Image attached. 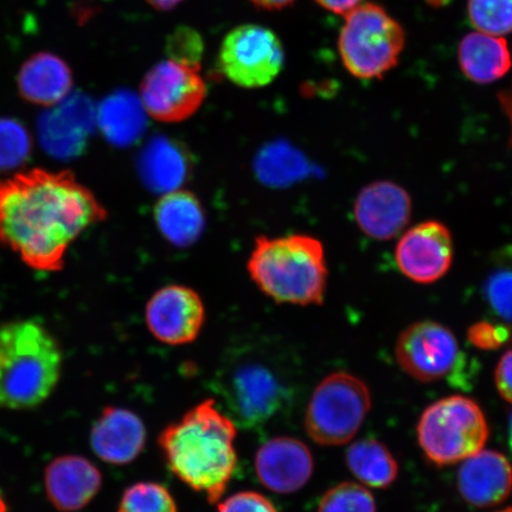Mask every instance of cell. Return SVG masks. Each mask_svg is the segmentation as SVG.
<instances>
[{"label": "cell", "mask_w": 512, "mask_h": 512, "mask_svg": "<svg viewBox=\"0 0 512 512\" xmlns=\"http://www.w3.org/2000/svg\"><path fill=\"white\" fill-rule=\"evenodd\" d=\"M453 238L444 223L425 221L403 233L395 249L399 270L414 283L428 285L444 278L453 264Z\"/></svg>", "instance_id": "7c38bea8"}, {"label": "cell", "mask_w": 512, "mask_h": 512, "mask_svg": "<svg viewBox=\"0 0 512 512\" xmlns=\"http://www.w3.org/2000/svg\"><path fill=\"white\" fill-rule=\"evenodd\" d=\"M285 53L277 35L256 24H245L224 37L219 67L234 85L256 89L270 85L284 68Z\"/></svg>", "instance_id": "9c48e42d"}, {"label": "cell", "mask_w": 512, "mask_h": 512, "mask_svg": "<svg viewBox=\"0 0 512 512\" xmlns=\"http://www.w3.org/2000/svg\"><path fill=\"white\" fill-rule=\"evenodd\" d=\"M488 420L476 401L453 395L432 403L420 416L418 439L430 462L448 466L483 450Z\"/></svg>", "instance_id": "52a82bcc"}, {"label": "cell", "mask_w": 512, "mask_h": 512, "mask_svg": "<svg viewBox=\"0 0 512 512\" xmlns=\"http://www.w3.org/2000/svg\"><path fill=\"white\" fill-rule=\"evenodd\" d=\"M153 219L163 238L177 248H188L200 240L207 217L198 197L189 190L166 192L153 209Z\"/></svg>", "instance_id": "ffe728a7"}, {"label": "cell", "mask_w": 512, "mask_h": 512, "mask_svg": "<svg viewBox=\"0 0 512 512\" xmlns=\"http://www.w3.org/2000/svg\"><path fill=\"white\" fill-rule=\"evenodd\" d=\"M234 421L215 400L198 403L182 419L164 428L158 444L170 471L209 503L220 502L238 466Z\"/></svg>", "instance_id": "7a4b0ae2"}, {"label": "cell", "mask_w": 512, "mask_h": 512, "mask_svg": "<svg viewBox=\"0 0 512 512\" xmlns=\"http://www.w3.org/2000/svg\"><path fill=\"white\" fill-rule=\"evenodd\" d=\"M315 2L323 9L339 16L348 15L349 12L366 3L364 0H315Z\"/></svg>", "instance_id": "d6a6232c"}, {"label": "cell", "mask_w": 512, "mask_h": 512, "mask_svg": "<svg viewBox=\"0 0 512 512\" xmlns=\"http://www.w3.org/2000/svg\"><path fill=\"white\" fill-rule=\"evenodd\" d=\"M370 408L367 384L338 371L326 376L313 392L306 408L305 430L318 445L347 444L360 431Z\"/></svg>", "instance_id": "ba28073f"}, {"label": "cell", "mask_w": 512, "mask_h": 512, "mask_svg": "<svg viewBox=\"0 0 512 512\" xmlns=\"http://www.w3.org/2000/svg\"><path fill=\"white\" fill-rule=\"evenodd\" d=\"M145 320L153 337L169 345L194 342L206 322L203 300L183 285L160 288L147 302Z\"/></svg>", "instance_id": "4fadbf2b"}, {"label": "cell", "mask_w": 512, "mask_h": 512, "mask_svg": "<svg viewBox=\"0 0 512 512\" xmlns=\"http://www.w3.org/2000/svg\"><path fill=\"white\" fill-rule=\"evenodd\" d=\"M395 351L400 367L415 380L426 383L456 374L464 362L456 336L433 320L409 325L399 336Z\"/></svg>", "instance_id": "8fae6325"}, {"label": "cell", "mask_w": 512, "mask_h": 512, "mask_svg": "<svg viewBox=\"0 0 512 512\" xmlns=\"http://www.w3.org/2000/svg\"><path fill=\"white\" fill-rule=\"evenodd\" d=\"M219 512H278L265 496L254 491H242L219 504Z\"/></svg>", "instance_id": "4dcf8cb0"}, {"label": "cell", "mask_w": 512, "mask_h": 512, "mask_svg": "<svg viewBox=\"0 0 512 512\" xmlns=\"http://www.w3.org/2000/svg\"><path fill=\"white\" fill-rule=\"evenodd\" d=\"M318 512H376V502L364 486L341 483L326 492Z\"/></svg>", "instance_id": "83f0119b"}, {"label": "cell", "mask_w": 512, "mask_h": 512, "mask_svg": "<svg viewBox=\"0 0 512 512\" xmlns=\"http://www.w3.org/2000/svg\"><path fill=\"white\" fill-rule=\"evenodd\" d=\"M166 54L170 60L201 67L204 44L200 34L189 27H179L166 40Z\"/></svg>", "instance_id": "f1b7e54d"}, {"label": "cell", "mask_w": 512, "mask_h": 512, "mask_svg": "<svg viewBox=\"0 0 512 512\" xmlns=\"http://www.w3.org/2000/svg\"><path fill=\"white\" fill-rule=\"evenodd\" d=\"M236 426L260 430L285 412L292 400L290 382L275 351L238 348L228 351L211 380Z\"/></svg>", "instance_id": "277c9868"}, {"label": "cell", "mask_w": 512, "mask_h": 512, "mask_svg": "<svg viewBox=\"0 0 512 512\" xmlns=\"http://www.w3.org/2000/svg\"><path fill=\"white\" fill-rule=\"evenodd\" d=\"M0 512H9L8 503H6L2 492H0Z\"/></svg>", "instance_id": "8d00e7d4"}, {"label": "cell", "mask_w": 512, "mask_h": 512, "mask_svg": "<svg viewBox=\"0 0 512 512\" xmlns=\"http://www.w3.org/2000/svg\"><path fill=\"white\" fill-rule=\"evenodd\" d=\"M249 277L278 304L322 305L329 270L323 243L307 234L255 239L247 262Z\"/></svg>", "instance_id": "5b68a950"}, {"label": "cell", "mask_w": 512, "mask_h": 512, "mask_svg": "<svg viewBox=\"0 0 512 512\" xmlns=\"http://www.w3.org/2000/svg\"><path fill=\"white\" fill-rule=\"evenodd\" d=\"M92 106L85 96L74 95L64 99L59 105L50 107L40 121L41 142L50 155L66 157L78 150L81 126H74L80 121H87Z\"/></svg>", "instance_id": "7402d4cb"}, {"label": "cell", "mask_w": 512, "mask_h": 512, "mask_svg": "<svg viewBox=\"0 0 512 512\" xmlns=\"http://www.w3.org/2000/svg\"><path fill=\"white\" fill-rule=\"evenodd\" d=\"M313 469L312 453L298 439L273 438L256 452V475L265 488L277 494H293L304 488L312 477Z\"/></svg>", "instance_id": "9a60e30c"}, {"label": "cell", "mask_w": 512, "mask_h": 512, "mask_svg": "<svg viewBox=\"0 0 512 512\" xmlns=\"http://www.w3.org/2000/svg\"><path fill=\"white\" fill-rule=\"evenodd\" d=\"M458 64L467 80L490 85L504 78L512 67V55L504 37L473 31L458 47Z\"/></svg>", "instance_id": "44dd1931"}, {"label": "cell", "mask_w": 512, "mask_h": 512, "mask_svg": "<svg viewBox=\"0 0 512 512\" xmlns=\"http://www.w3.org/2000/svg\"><path fill=\"white\" fill-rule=\"evenodd\" d=\"M102 475L91 460L67 454L57 457L44 470L48 501L60 512L85 509L99 494Z\"/></svg>", "instance_id": "2e32d148"}, {"label": "cell", "mask_w": 512, "mask_h": 512, "mask_svg": "<svg viewBox=\"0 0 512 512\" xmlns=\"http://www.w3.org/2000/svg\"><path fill=\"white\" fill-rule=\"evenodd\" d=\"M255 6L264 10H281L292 5L296 0H249Z\"/></svg>", "instance_id": "836d02e7"}, {"label": "cell", "mask_w": 512, "mask_h": 512, "mask_svg": "<svg viewBox=\"0 0 512 512\" xmlns=\"http://www.w3.org/2000/svg\"><path fill=\"white\" fill-rule=\"evenodd\" d=\"M467 337L478 349L496 350L511 341L512 331L507 325L478 322L467 331Z\"/></svg>", "instance_id": "f546056e"}, {"label": "cell", "mask_w": 512, "mask_h": 512, "mask_svg": "<svg viewBox=\"0 0 512 512\" xmlns=\"http://www.w3.org/2000/svg\"><path fill=\"white\" fill-rule=\"evenodd\" d=\"M347 464L361 483L375 489H387L395 482L399 465L386 445L376 439H362L347 451Z\"/></svg>", "instance_id": "603a6c76"}, {"label": "cell", "mask_w": 512, "mask_h": 512, "mask_svg": "<svg viewBox=\"0 0 512 512\" xmlns=\"http://www.w3.org/2000/svg\"><path fill=\"white\" fill-rule=\"evenodd\" d=\"M484 296L492 311L512 325V245L492 255L484 281Z\"/></svg>", "instance_id": "cb8c5ba5"}, {"label": "cell", "mask_w": 512, "mask_h": 512, "mask_svg": "<svg viewBox=\"0 0 512 512\" xmlns=\"http://www.w3.org/2000/svg\"><path fill=\"white\" fill-rule=\"evenodd\" d=\"M338 51L349 74L360 80H380L400 62L406 32L383 6L363 3L344 16Z\"/></svg>", "instance_id": "8992f818"}, {"label": "cell", "mask_w": 512, "mask_h": 512, "mask_svg": "<svg viewBox=\"0 0 512 512\" xmlns=\"http://www.w3.org/2000/svg\"><path fill=\"white\" fill-rule=\"evenodd\" d=\"M89 441L102 462L127 465L143 452L146 428L136 413L126 408L106 407L94 422Z\"/></svg>", "instance_id": "e0dca14e"}, {"label": "cell", "mask_w": 512, "mask_h": 512, "mask_svg": "<svg viewBox=\"0 0 512 512\" xmlns=\"http://www.w3.org/2000/svg\"><path fill=\"white\" fill-rule=\"evenodd\" d=\"M498 512H512V508H507V509H504V510L498 511Z\"/></svg>", "instance_id": "f35d334b"}, {"label": "cell", "mask_w": 512, "mask_h": 512, "mask_svg": "<svg viewBox=\"0 0 512 512\" xmlns=\"http://www.w3.org/2000/svg\"><path fill=\"white\" fill-rule=\"evenodd\" d=\"M457 483L465 502L478 508L494 507L510 495L512 466L503 454L482 450L463 460Z\"/></svg>", "instance_id": "ac0fdd59"}, {"label": "cell", "mask_w": 512, "mask_h": 512, "mask_svg": "<svg viewBox=\"0 0 512 512\" xmlns=\"http://www.w3.org/2000/svg\"><path fill=\"white\" fill-rule=\"evenodd\" d=\"M509 445H510V448L512 451V413L510 415V420H509Z\"/></svg>", "instance_id": "74e56055"}, {"label": "cell", "mask_w": 512, "mask_h": 512, "mask_svg": "<svg viewBox=\"0 0 512 512\" xmlns=\"http://www.w3.org/2000/svg\"><path fill=\"white\" fill-rule=\"evenodd\" d=\"M467 17L476 31L499 37L512 34V0H467Z\"/></svg>", "instance_id": "484cf974"}, {"label": "cell", "mask_w": 512, "mask_h": 512, "mask_svg": "<svg viewBox=\"0 0 512 512\" xmlns=\"http://www.w3.org/2000/svg\"><path fill=\"white\" fill-rule=\"evenodd\" d=\"M32 153L28 128L14 118H0V174H15L27 164Z\"/></svg>", "instance_id": "d4e9b609"}, {"label": "cell", "mask_w": 512, "mask_h": 512, "mask_svg": "<svg viewBox=\"0 0 512 512\" xmlns=\"http://www.w3.org/2000/svg\"><path fill=\"white\" fill-rule=\"evenodd\" d=\"M107 211L70 170H21L0 178V245L37 272H60L68 249Z\"/></svg>", "instance_id": "6da1fadb"}, {"label": "cell", "mask_w": 512, "mask_h": 512, "mask_svg": "<svg viewBox=\"0 0 512 512\" xmlns=\"http://www.w3.org/2000/svg\"><path fill=\"white\" fill-rule=\"evenodd\" d=\"M152 8L159 11L174 10L177 5L181 4L183 0H146Z\"/></svg>", "instance_id": "e575fe53"}, {"label": "cell", "mask_w": 512, "mask_h": 512, "mask_svg": "<svg viewBox=\"0 0 512 512\" xmlns=\"http://www.w3.org/2000/svg\"><path fill=\"white\" fill-rule=\"evenodd\" d=\"M412 209V198L405 188L392 181H376L358 192L354 216L369 238L388 241L408 226Z\"/></svg>", "instance_id": "5bb4252c"}, {"label": "cell", "mask_w": 512, "mask_h": 512, "mask_svg": "<svg viewBox=\"0 0 512 512\" xmlns=\"http://www.w3.org/2000/svg\"><path fill=\"white\" fill-rule=\"evenodd\" d=\"M201 67L168 60L153 67L140 86V102L152 119L178 124L200 110L207 96Z\"/></svg>", "instance_id": "30bf717a"}, {"label": "cell", "mask_w": 512, "mask_h": 512, "mask_svg": "<svg viewBox=\"0 0 512 512\" xmlns=\"http://www.w3.org/2000/svg\"><path fill=\"white\" fill-rule=\"evenodd\" d=\"M68 63L49 51H41L22 64L17 76L21 98L31 105L54 107L68 98L73 88Z\"/></svg>", "instance_id": "d6986e66"}, {"label": "cell", "mask_w": 512, "mask_h": 512, "mask_svg": "<svg viewBox=\"0 0 512 512\" xmlns=\"http://www.w3.org/2000/svg\"><path fill=\"white\" fill-rule=\"evenodd\" d=\"M118 512H178L174 497L163 485L133 484L121 497Z\"/></svg>", "instance_id": "4316f807"}, {"label": "cell", "mask_w": 512, "mask_h": 512, "mask_svg": "<svg viewBox=\"0 0 512 512\" xmlns=\"http://www.w3.org/2000/svg\"><path fill=\"white\" fill-rule=\"evenodd\" d=\"M59 342L34 319L0 324V408L30 411L46 402L59 384Z\"/></svg>", "instance_id": "3957f363"}, {"label": "cell", "mask_w": 512, "mask_h": 512, "mask_svg": "<svg viewBox=\"0 0 512 512\" xmlns=\"http://www.w3.org/2000/svg\"><path fill=\"white\" fill-rule=\"evenodd\" d=\"M451 2L452 0H425V3L433 9H443Z\"/></svg>", "instance_id": "d590c367"}, {"label": "cell", "mask_w": 512, "mask_h": 512, "mask_svg": "<svg viewBox=\"0 0 512 512\" xmlns=\"http://www.w3.org/2000/svg\"><path fill=\"white\" fill-rule=\"evenodd\" d=\"M498 393L512 405V349L505 352L495 371Z\"/></svg>", "instance_id": "1f68e13d"}]
</instances>
